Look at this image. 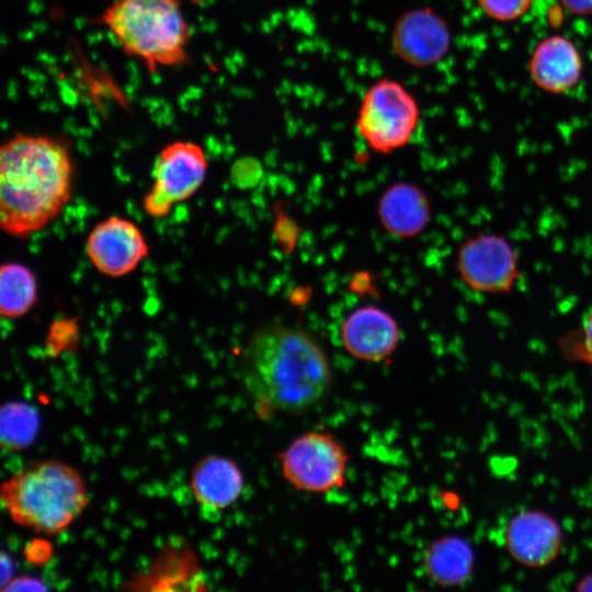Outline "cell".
<instances>
[{"mask_svg": "<svg viewBox=\"0 0 592 592\" xmlns=\"http://www.w3.org/2000/svg\"><path fill=\"white\" fill-rule=\"evenodd\" d=\"M502 537L511 558L527 568H543L555 561L563 543L560 523L537 509L523 510L511 516Z\"/></svg>", "mask_w": 592, "mask_h": 592, "instance_id": "obj_10", "label": "cell"}, {"mask_svg": "<svg viewBox=\"0 0 592 592\" xmlns=\"http://www.w3.org/2000/svg\"><path fill=\"white\" fill-rule=\"evenodd\" d=\"M240 376L263 417L304 412L332 385L330 363L318 340L306 330L274 322L261 326L248 340Z\"/></svg>", "mask_w": 592, "mask_h": 592, "instance_id": "obj_1", "label": "cell"}, {"mask_svg": "<svg viewBox=\"0 0 592 592\" xmlns=\"http://www.w3.org/2000/svg\"><path fill=\"white\" fill-rule=\"evenodd\" d=\"M0 494L14 523L46 535L66 530L89 502L80 473L57 460L26 466L2 485Z\"/></svg>", "mask_w": 592, "mask_h": 592, "instance_id": "obj_3", "label": "cell"}, {"mask_svg": "<svg viewBox=\"0 0 592 592\" xmlns=\"http://www.w3.org/2000/svg\"><path fill=\"white\" fill-rule=\"evenodd\" d=\"M38 418L33 408L10 402L1 410V440L9 449H20L33 442Z\"/></svg>", "mask_w": 592, "mask_h": 592, "instance_id": "obj_18", "label": "cell"}, {"mask_svg": "<svg viewBox=\"0 0 592 592\" xmlns=\"http://www.w3.org/2000/svg\"><path fill=\"white\" fill-rule=\"evenodd\" d=\"M475 549L459 535H443L432 540L424 549L422 565L426 576L445 588L459 587L473 576Z\"/></svg>", "mask_w": 592, "mask_h": 592, "instance_id": "obj_16", "label": "cell"}, {"mask_svg": "<svg viewBox=\"0 0 592 592\" xmlns=\"http://www.w3.org/2000/svg\"><path fill=\"white\" fill-rule=\"evenodd\" d=\"M561 2L574 14H592V0H561Z\"/></svg>", "mask_w": 592, "mask_h": 592, "instance_id": "obj_21", "label": "cell"}, {"mask_svg": "<svg viewBox=\"0 0 592 592\" xmlns=\"http://www.w3.org/2000/svg\"><path fill=\"white\" fill-rule=\"evenodd\" d=\"M478 2L490 18L510 21L525 13L533 0H478Z\"/></svg>", "mask_w": 592, "mask_h": 592, "instance_id": "obj_20", "label": "cell"}, {"mask_svg": "<svg viewBox=\"0 0 592 592\" xmlns=\"http://www.w3.org/2000/svg\"><path fill=\"white\" fill-rule=\"evenodd\" d=\"M377 212L384 229L401 238L419 235L431 218V205L426 194L420 187L406 182L396 183L383 193Z\"/></svg>", "mask_w": 592, "mask_h": 592, "instance_id": "obj_15", "label": "cell"}, {"mask_svg": "<svg viewBox=\"0 0 592 592\" xmlns=\"http://www.w3.org/2000/svg\"><path fill=\"white\" fill-rule=\"evenodd\" d=\"M37 300L34 272L19 262H7L0 267V311L9 319L26 315Z\"/></svg>", "mask_w": 592, "mask_h": 592, "instance_id": "obj_17", "label": "cell"}, {"mask_svg": "<svg viewBox=\"0 0 592 592\" xmlns=\"http://www.w3.org/2000/svg\"><path fill=\"white\" fill-rule=\"evenodd\" d=\"M349 456L330 433L310 431L296 437L280 455L284 479L306 492H328L342 488Z\"/></svg>", "mask_w": 592, "mask_h": 592, "instance_id": "obj_7", "label": "cell"}, {"mask_svg": "<svg viewBox=\"0 0 592 592\" xmlns=\"http://www.w3.org/2000/svg\"><path fill=\"white\" fill-rule=\"evenodd\" d=\"M86 252L101 274L122 277L134 272L148 257L149 246L134 221L110 216L91 229L86 241Z\"/></svg>", "mask_w": 592, "mask_h": 592, "instance_id": "obj_9", "label": "cell"}, {"mask_svg": "<svg viewBox=\"0 0 592 592\" xmlns=\"http://www.w3.org/2000/svg\"><path fill=\"white\" fill-rule=\"evenodd\" d=\"M244 478L238 464L225 456L207 455L191 474L195 500L205 509L221 511L234 504L242 493Z\"/></svg>", "mask_w": 592, "mask_h": 592, "instance_id": "obj_14", "label": "cell"}, {"mask_svg": "<svg viewBox=\"0 0 592 592\" xmlns=\"http://www.w3.org/2000/svg\"><path fill=\"white\" fill-rule=\"evenodd\" d=\"M204 149L193 141L175 140L166 145L152 168V186L143 198L145 213L162 218L173 206L187 201L202 186L207 173Z\"/></svg>", "mask_w": 592, "mask_h": 592, "instance_id": "obj_8", "label": "cell"}, {"mask_svg": "<svg viewBox=\"0 0 592 592\" xmlns=\"http://www.w3.org/2000/svg\"><path fill=\"white\" fill-rule=\"evenodd\" d=\"M582 60L574 44L563 36L540 42L530 60V73L536 86L551 93L572 89L580 80Z\"/></svg>", "mask_w": 592, "mask_h": 592, "instance_id": "obj_13", "label": "cell"}, {"mask_svg": "<svg viewBox=\"0 0 592 592\" xmlns=\"http://www.w3.org/2000/svg\"><path fill=\"white\" fill-rule=\"evenodd\" d=\"M95 23L150 72L187 59L191 30L180 0H114Z\"/></svg>", "mask_w": 592, "mask_h": 592, "instance_id": "obj_4", "label": "cell"}, {"mask_svg": "<svg viewBox=\"0 0 592 592\" xmlns=\"http://www.w3.org/2000/svg\"><path fill=\"white\" fill-rule=\"evenodd\" d=\"M420 119L414 96L398 81L382 79L365 92L356 119L360 135L377 152L403 147Z\"/></svg>", "mask_w": 592, "mask_h": 592, "instance_id": "obj_5", "label": "cell"}, {"mask_svg": "<svg viewBox=\"0 0 592 592\" xmlns=\"http://www.w3.org/2000/svg\"><path fill=\"white\" fill-rule=\"evenodd\" d=\"M340 337L344 349L354 357L379 362L396 349L400 332L396 320L375 306L353 310L342 322Z\"/></svg>", "mask_w": 592, "mask_h": 592, "instance_id": "obj_12", "label": "cell"}, {"mask_svg": "<svg viewBox=\"0 0 592 592\" xmlns=\"http://www.w3.org/2000/svg\"><path fill=\"white\" fill-rule=\"evenodd\" d=\"M455 267L464 285L482 295H508L521 278L519 252L500 232L481 231L465 239Z\"/></svg>", "mask_w": 592, "mask_h": 592, "instance_id": "obj_6", "label": "cell"}, {"mask_svg": "<svg viewBox=\"0 0 592 592\" xmlns=\"http://www.w3.org/2000/svg\"><path fill=\"white\" fill-rule=\"evenodd\" d=\"M392 48L405 62L426 67L441 60L451 46V32L446 22L430 8L403 13L391 36Z\"/></svg>", "mask_w": 592, "mask_h": 592, "instance_id": "obj_11", "label": "cell"}, {"mask_svg": "<svg viewBox=\"0 0 592 592\" xmlns=\"http://www.w3.org/2000/svg\"><path fill=\"white\" fill-rule=\"evenodd\" d=\"M576 590L592 591V573H589L581 578L576 584Z\"/></svg>", "mask_w": 592, "mask_h": 592, "instance_id": "obj_22", "label": "cell"}, {"mask_svg": "<svg viewBox=\"0 0 592 592\" xmlns=\"http://www.w3.org/2000/svg\"><path fill=\"white\" fill-rule=\"evenodd\" d=\"M557 345L568 362L582 363L592 368V309L577 327L558 338Z\"/></svg>", "mask_w": 592, "mask_h": 592, "instance_id": "obj_19", "label": "cell"}, {"mask_svg": "<svg viewBox=\"0 0 592 592\" xmlns=\"http://www.w3.org/2000/svg\"><path fill=\"white\" fill-rule=\"evenodd\" d=\"M73 164L58 138L18 133L0 149V226L25 239L52 224L71 198Z\"/></svg>", "mask_w": 592, "mask_h": 592, "instance_id": "obj_2", "label": "cell"}]
</instances>
